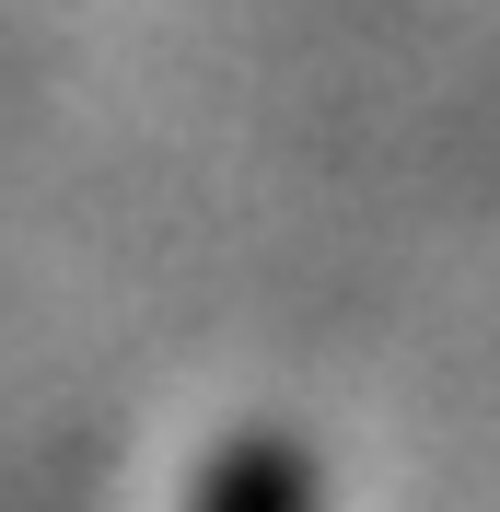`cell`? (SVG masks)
Here are the masks:
<instances>
[{
	"instance_id": "6da1fadb",
	"label": "cell",
	"mask_w": 500,
	"mask_h": 512,
	"mask_svg": "<svg viewBox=\"0 0 500 512\" xmlns=\"http://www.w3.org/2000/svg\"><path fill=\"white\" fill-rule=\"evenodd\" d=\"M198 512H314V466H303V443H280V431L233 443V454L210 466V489H198Z\"/></svg>"
}]
</instances>
